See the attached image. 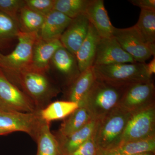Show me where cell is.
Masks as SVG:
<instances>
[{
	"label": "cell",
	"instance_id": "6da1fadb",
	"mask_svg": "<svg viewBox=\"0 0 155 155\" xmlns=\"http://www.w3.org/2000/svg\"><path fill=\"white\" fill-rule=\"evenodd\" d=\"M126 87L115 86L96 78L83 102L93 119L99 120L119 107Z\"/></svg>",
	"mask_w": 155,
	"mask_h": 155
},
{
	"label": "cell",
	"instance_id": "7a4b0ae2",
	"mask_svg": "<svg viewBox=\"0 0 155 155\" xmlns=\"http://www.w3.org/2000/svg\"><path fill=\"white\" fill-rule=\"evenodd\" d=\"M38 38V33L20 31L14 51L7 55L0 53V69L14 84L21 72L31 70L34 45Z\"/></svg>",
	"mask_w": 155,
	"mask_h": 155
},
{
	"label": "cell",
	"instance_id": "3957f363",
	"mask_svg": "<svg viewBox=\"0 0 155 155\" xmlns=\"http://www.w3.org/2000/svg\"><path fill=\"white\" fill-rule=\"evenodd\" d=\"M130 115L119 107L97 120L93 137L98 150L111 149L121 143Z\"/></svg>",
	"mask_w": 155,
	"mask_h": 155
},
{
	"label": "cell",
	"instance_id": "277c9868",
	"mask_svg": "<svg viewBox=\"0 0 155 155\" xmlns=\"http://www.w3.org/2000/svg\"><path fill=\"white\" fill-rule=\"evenodd\" d=\"M92 67L97 78L115 86L126 87L151 80L145 63H124Z\"/></svg>",
	"mask_w": 155,
	"mask_h": 155
},
{
	"label": "cell",
	"instance_id": "5b68a950",
	"mask_svg": "<svg viewBox=\"0 0 155 155\" xmlns=\"http://www.w3.org/2000/svg\"><path fill=\"white\" fill-rule=\"evenodd\" d=\"M14 84L32 101L38 110L47 106L60 91L50 82L45 74L33 70L21 72Z\"/></svg>",
	"mask_w": 155,
	"mask_h": 155
},
{
	"label": "cell",
	"instance_id": "8992f818",
	"mask_svg": "<svg viewBox=\"0 0 155 155\" xmlns=\"http://www.w3.org/2000/svg\"><path fill=\"white\" fill-rule=\"evenodd\" d=\"M154 137L155 104L131 114L122 135L121 143L141 141Z\"/></svg>",
	"mask_w": 155,
	"mask_h": 155
},
{
	"label": "cell",
	"instance_id": "52a82bcc",
	"mask_svg": "<svg viewBox=\"0 0 155 155\" xmlns=\"http://www.w3.org/2000/svg\"><path fill=\"white\" fill-rule=\"evenodd\" d=\"M113 36L122 48L137 63H145L152 56L155 57V44L146 43L134 25L127 28L115 27Z\"/></svg>",
	"mask_w": 155,
	"mask_h": 155
},
{
	"label": "cell",
	"instance_id": "ba28073f",
	"mask_svg": "<svg viewBox=\"0 0 155 155\" xmlns=\"http://www.w3.org/2000/svg\"><path fill=\"white\" fill-rule=\"evenodd\" d=\"M44 120L40 110L31 113L3 110L0 109V128L11 132L27 134L34 140Z\"/></svg>",
	"mask_w": 155,
	"mask_h": 155
},
{
	"label": "cell",
	"instance_id": "9c48e42d",
	"mask_svg": "<svg viewBox=\"0 0 155 155\" xmlns=\"http://www.w3.org/2000/svg\"><path fill=\"white\" fill-rule=\"evenodd\" d=\"M0 109L31 113L37 110L32 101L8 79L0 69Z\"/></svg>",
	"mask_w": 155,
	"mask_h": 155
},
{
	"label": "cell",
	"instance_id": "30bf717a",
	"mask_svg": "<svg viewBox=\"0 0 155 155\" xmlns=\"http://www.w3.org/2000/svg\"><path fill=\"white\" fill-rule=\"evenodd\" d=\"M155 91L152 80L127 87L119 107L132 114L155 104Z\"/></svg>",
	"mask_w": 155,
	"mask_h": 155
},
{
	"label": "cell",
	"instance_id": "8fae6325",
	"mask_svg": "<svg viewBox=\"0 0 155 155\" xmlns=\"http://www.w3.org/2000/svg\"><path fill=\"white\" fill-rule=\"evenodd\" d=\"M135 63L137 62L122 48L114 36L100 38L93 66Z\"/></svg>",
	"mask_w": 155,
	"mask_h": 155
},
{
	"label": "cell",
	"instance_id": "7c38bea8",
	"mask_svg": "<svg viewBox=\"0 0 155 155\" xmlns=\"http://www.w3.org/2000/svg\"><path fill=\"white\" fill-rule=\"evenodd\" d=\"M90 24L85 14H81L72 19L60 38L63 47L75 56L86 38Z\"/></svg>",
	"mask_w": 155,
	"mask_h": 155
},
{
	"label": "cell",
	"instance_id": "4fadbf2b",
	"mask_svg": "<svg viewBox=\"0 0 155 155\" xmlns=\"http://www.w3.org/2000/svg\"><path fill=\"white\" fill-rule=\"evenodd\" d=\"M63 46L59 39L44 40L39 37L34 45L31 70L45 74L54 54Z\"/></svg>",
	"mask_w": 155,
	"mask_h": 155
},
{
	"label": "cell",
	"instance_id": "5bb4252c",
	"mask_svg": "<svg viewBox=\"0 0 155 155\" xmlns=\"http://www.w3.org/2000/svg\"><path fill=\"white\" fill-rule=\"evenodd\" d=\"M84 14L100 37L106 38L113 36L115 27L111 23L104 1L91 0Z\"/></svg>",
	"mask_w": 155,
	"mask_h": 155
},
{
	"label": "cell",
	"instance_id": "9a60e30c",
	"mask_svg": "<svg viewBox=\"0 0 155 155\" xmlns=\"http://www.w3.org/2000/svg\"><path fill=\"white\" fill-rule=\"evenodd\" d=\"M51 63L56 70L66 78L68 86L80 75L81 72L75 56L63 46L56 51Z\"/></svg>",
	"mask_w": 155,
	"mask_h": 155
},
{
	"label": "cell",
	"instance_id": "2e32d148",
	"mask_svg": "<svg viewBox=\"0 0 155 155\" xmlns=\"http://www.w3.org/2000/svg\"><path fill=\"white\" fill-rule=\"evenodd\" d=\"M100 38L97 31L90 23L86 38L75 55L81 73L93 66Z\"/></svg>",
	"mask_w": 155,
	"mask_h": 155
},
{
	"label": "cell",
	"instance_id": "e0dca14e",
	"mask_svg": "<svg viewBox=\"0 0 155 155\" xmlns=\"http://www.w3.org/2000/svg\"><path fill=\"white\" fill-rule=\"evenodd\" d=\"M72 20L61 12L54 10L45 17L39 37L44 40L60 39Z\"/></svg>",
	"mask_w": 155,
	"mask_h": 155
},
{
	"label": "cell",
	"instance_id": "ac0fdd59",
	"mask_svg": "<svg viewBox=\"0 0 155 155\" xmlns=\"http://www.w3.org/2000/svg\"><path fill=\"white\" fill-rule=\"evenodd\" d=\"M96 78L92 67L81 72L80 75L69 85L67 101L77 103L80 106Z\"/></svg>",
	"mask_w": 155,
	"mask_h": 155
},
{
	"label": "cell",
	"instance_id": "d6986e66",
	"mask_svg": "<svg viewBox=\"0 0 155 155\" xmlns=\"http://www.w3.org/2000/svg\"><path fill=\"white\" fill-rule=\"evenodd\" d=\"M97 120L93 119L85 126L69 136L57 138L63 155H69L93 134Z\"/></svg>",
	"mask_w": 155,
	"mask_h": 155
},
{
	"label": "cell",
	"instance_id": "ffe728a7",
	"mask_svg": "<svg viewBox=\"0 0 155 155\" xmlns=\"http://www.w3.org/2000/svg\"><path fill=\"white\" fill-rule=\"evenodd\" d=\"M93 119L86 108L79 106L64 120L54 135L56 138H60L70 135L84 127Z\"/></svg>",
	"mask_w": 155,
	"mask_h": 155
},
{
	"label": "cell",
	"instance_id": "44dd1931",
	"mask_svg": "<svg viewBox=\"0 0 155 155\" xmlns=\"http://www.w3.org/2000/svg\"><path fill=\"white\" fill-rule=\"evenodd\" d=\"M34 140L37 144V155H63L58 140L50 130V123L44 120Z\"/></svg>",
	"mask_w": 155,
	"mask_h": 155
},
{
	"label": "cell",
	"instance_id": "7402d4cb",
	"mask_svg": "<svg viewBox=\"0 0 155 155\" xmlns=\"http://www.w3.org/2000/svg\"><path fill=\"white\" fill-rule=\"evenodd\" d=\"M145 152L155 153V137L141 141L124 143L110 150H98L97 155H133Z\"/></svg>",
	"mask_w": 155,
	"mask_h": 155
},
{
	"label": "cell",
	"instance_id": "603a6c76",
	"mask_svg": "<svg viewBox=\"0 0 155 155\" xmlns=\"http://www.w3.org/2000/svg\"><path fill=\"white\" fill-rule=\"evenodd\" d=\"M79 107L77 103L68 101H57L40 110L42 119L50 123L51 121L67 118Z\"/></svg>",
	"mask_w": 155,
	"mask_h": 155
},
{
	"label": "cell",
	"instance_id": "cb8c5ba5",
	"mask_svg": "<svg viewBox=\"0 0 155 155\" xmlns=\"http://www.w3.org/2000/svg\"><path fill=\"white\" fill-rule=\"evenodd\" d=\"M136 29L146 43L155 44V11L141 10Z\"/></svg>",
	"mask_w": 155,
	"mask_h": 155
},
{
	"label": "cell",
	"instance_id": "d4e9b609",
	"mask_svg": "<svg viewBox=\"0 0 155 155\" xmlns=\"http://www.w3.org/2000/svg\"><path fill=\"white\" fill-rule=\"evenodd\" d=\"M45 16L28 8L25 5L21 9L18 16L20 31L27 33H37L41 28Z\"/></svg>",
	"mask_w": 155,
	"mask_h": 155
},
{
	"label": "cell",
	"instance_id": "484cf974",
	"mask_svg": "<svg viewBox=\"0 0 155 155\" xmlns=\"http://www.w3.org/2000/svg\"><path fill=\"white\" fill-rule=\"evenodd\" d=\"M91 0H54V10L73 19L85 11Z\"/></svg>",
	"mask_w": 155,
	"mask_h": 155
},
{
	"label": "cell",
	"instance_id": "4316f807",
	"mask_svg": "<svg viewBox=\"0 0 155 155\" xmlns=\"http://www.w3.org/2000/svg\"><path fill=\"white\" fill-rule=\"evenodd\" d=\"M20 31L19 23L17 21L0 12V42L17 38Z\"/></svg>",
	"mask_w": 155,
	"mask_h": 155
},
{
	"label": "cell",
	"instance_id": "83f0119b",
	"mask_svg": "<svg viewBox=\"0 0 155 155\" xmlns=\"http://www.w3.org/2000/svg\"><path fill=\"white\" fill-rule=\"evenodd\" d=\"M25 6V1L0 0V12L7 14L18 22L19 11Z\"/></svg>",
	"mask_w": 155,
	"mask_h": 155
},
{
	"label": "cell",
	"instance_id": "f1b7e54d",
	"mask_svg": "<svg viewBox=\"0 0 155 155\" xmlns=\"http://www.w3.org/2000/svg\"><path fill=\"white\" fill-rule=\"evenodd\" d=\"M54 0H25V5L38 14L45 17L54 10Z\"/></svg>",
	"mask_w": 155,
	"mask_h": 155
},
{
	"label": "cell",
	"instance_id": "f546056e",
	"mask_svg": "<svg viewBox=\"0 0 155 155\" xmlns=\"http://www.w3.org/2000/svg\"><path fill=\"white\" fill-rule=\"evenodd\" d=\"M98 150L92 135L69 155H97Z\"/></svg>",
	"mask_w": 155,
	"mask_h": 155
},
{
	"label": "cell",
	"instance_id": "4dcf8cb0",
	"mask_svg": "<svg viewBox=\"0 0 155 155\" xmlns=\"http://www.w3.org/2000/svg\"><path fill=\"white\" fill-rule=\"evenodd\" d=\"M129 2L141 10L155 11V0H130Z\"/></svg>",
	"mask_w": 155,
	"mask_h": 155
},
{
	"label": "cell",
	"instance_id": "1f68e13d",
	"mask_svg": "<svg viewBox=\"0 0 155 155\" xmlns=\"http://www.w3.org/2000/svg\"><path fill=\"white\" fill-rule=\"evenodd\" d=\"M146 68L148 74L150 77L155 73V58L150 61L148 64H146Z\"/></svg>",
	"mask_w": 155,
	"mask_h": 155
},
{
	"label": "cell",
	"instance_id": "d6a6232c",
	"mask_svg": "<svg viewBox=\"0 0 155 155\" xmlns=\"http://www.w3.org/2000/svg\"><path fill=\"white\" fill-rule=\"evenodd\" d=\"M12 133V132H11V131H9V130H4V129L0 128V135H7V134Z\"/></svg>",
	"mask_w": 155,
	"mask_h": 155
},
{
	"label": "cell",
	"instance_id": "836d02e7",
	"mask_svg": "<svg viewBox=\"0 0 155 155\" xmlns=\"http://www.w3.org/2000/svg\"><path fill=\"white\" fill-rule=\"evenodd\" d=\"M155 153L153 152H145L136 154L133 155H155Z\"/></svg>",
	"mask_w": 155,
	"mask_h": 155
}]
</instances>
